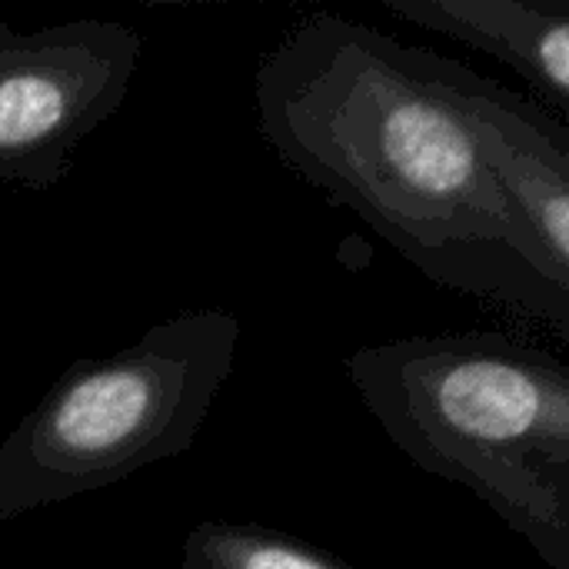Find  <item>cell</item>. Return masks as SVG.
Masks as SVG:
<instances>
[{"label": "cell", "mask_w": 569, "mask_h": 569, "mask_svg": "<svg viewBox=\"0 0 569 569\" xmlns=\"http://www.w3.org/2000/svg\"><path fill=\"white\" fill-rule=\"evenodd\" d=\"M457 90L507 197L523 213L557 283L569 293V127L547 107L453 63Z\"/></svg>", "instance_id": "cell-5"}, {"label": "cell", "mask_w": 569, "mask_h": 569, "mask_svg": "<svg viewBox=\"0 0 569 569\" xmlns=\"http://www.w3.org/2000/svg\"><path fill=\"white\" fill-rule=\"evenodd\" d=\"M240 347V320L190 310L77 360L0 443V523L190 450Z\"/></svg>", "instance_id": "cell-3"}, {"label": "cell", "mask_w": 569, "mask_h": 569, "mask_svg": "<svg viewBox=\"0 0 569 569\" xmlns=\"http://www.w3.org/2000/svg\"><path fill=\"white\" fill-rule=\"evenodd\" d=\"M140 63L117 20H67L20 33L0 23V180L50 190L70 153L110 120Z\"/></svg>", "instance_id": "cell-4"}, {"label": "cell", "mask_w": 569, "mask_h": 569, "mask_svg": "<svg viewBox=\"0 0 569 569\" xmlns=\"http://www.w3.org/2000/svg\"><path fill=\"white\" fill-rule=\"evenodd\" d=\"M383 7L403 23L490 53L569 113V0H383Z\"/></svg>", "instance_id": "cell-6"}, {"label": "cell", "mask_w": 569, "mask_h": 569, "mask_svg": "<svg viewBox=\"0 0 569 569\" xmlns=\"http://www.w3.org/2000/svg\"><path fill=\"white\" fill-rule=\"evenodd\" d=\"M180 569H353L270 527L200 523L183 543Z\"/></svg>", "instance_id": "cell-7"}, {"label": "cell", "mask_w": 569, "mask_h": 569, "mask_svg": "<svg viewBox=\"0 0 569 569\" xmlns=\"http://www.w3.org/2000/svg\"><path fill=\"white\" fill-rule=\"evenodd\" d=\"M450 57L317 13L257 70L263 140L433 283L547 323L569 293L497 180Z\"/></svg>", "instance_id": "cell-1"}, {"label": "cell", "mask_w": 569, "mask_h": 569, "mask_svg": "<svg viewBox=\"0 0 569 569\" xmlns=\"http://www.w3.org/2000/svg\"><path fill=\"white\" fill-rule=\"evenodd\" d=\"M347 380L410 463L569 569L567 360L507 333H423L360 347Z\"/></svg>", "instance_id": "cell-2"}]
</instances>
